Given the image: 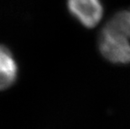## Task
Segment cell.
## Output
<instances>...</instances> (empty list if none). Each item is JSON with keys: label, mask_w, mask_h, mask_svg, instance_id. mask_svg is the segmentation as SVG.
<instances>
[{"label": "cell", "mask_w": 130, "mask_h": 129, "mask_svg": "<svg viewBox=\"0 0 130 129\" xmlns=\"http://www.w3.org/2000/svg\"><path fill=\"white\" fill-rule=\"evenodd\" d=\"M98 48L102 56L113 64L130 63L128 38L105 25L98 36Z\"/></svg>", "instance_id": "6da1fadb"}, {"label": "cell", "mask_w": 130, "mask_h": 129, "mask_svg": "<svg viewBox=\"0 0 130 129\" xmlns=\"http://www.w3.org/2000/svg\"><path fill=\"white\" fill-rule=\"evenodd\" d=\"M68 9L71 15L87 28H93L103 15L100 0H68Z\"/></svg>", "instance_id": "7a4b0ae2"}, {"label": "cell", "mask_w": 130, "mask_h": 129, "mask_svg": "<svg viewBox=\"0 0 130 129\" xmlns=\"http://www.w3.org/2000/svg\"><path fill=\"white\" fill-rule=\"evenodd\" d=\"M17 76V65L12 54L0 46V90L9 87Z\"/></svg>", "instance_id": "3957f363"}]
</instances>
